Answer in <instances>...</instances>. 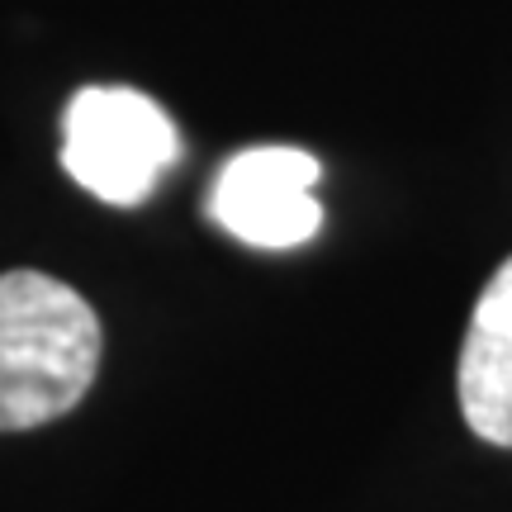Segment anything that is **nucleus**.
I'll list each match as a JSON object with an SVG mask.
<instances>
[{
  "label": "nucleus",
  "instance_id": "1",
  "mask_svg": "<svg viewBox=\"0 0 512 512\" xmlns=\"http://www.w3.org/2000/svg\"><path fill=\"white\" fill-rule=\"evenodd\" d=\"M100 318L53 275H0V432L67 418L100 375Z\"/></svg>",
  "mask_w": 512,
  "mask_h": 512
},
{
  "label": "nucleus",
  "instance_id": "2",
  "mask_svg": "<svg viewBox=\"0 0 512 512\" xmlns=\"http://www.w3.org/2000/svg\"><path fill=\"white\" fill-rule=\"evenodd\" d=\"M176 157L171 114L133 86H86L62 114V171L114 209L143 204Z\"/></svg>",
  "mask_w": 512,
  "mask_h": 512
},
{
  "label": "nucleus",
  "instance_id": "3",
  "mask_svg": "<svg viewBox=\"0 0 512 512\" xmlns=\"http://www.w3.org/2000/svg\"><path fill=\"white\" fill-rule=\"evenodd\" d=\"M318 176L323 166L304 147H252L219 171L209 219L247 247H299L323 228V204L313 195Z\"/></svg>",
  "mask_w": 512,
  "mask_h": 512
},
{
  "label": "nucleus",
  "instance_id": "4",
  "mask_svg": "<svg viewBox=\"0 0 512 512\" xmlns=\"http://www.w3.org/2000/svg\"><path fill=\"white\" fill-rule=\"evenodd\" d=\"M460 418L489 446H512V256L484 285L456 366Z\"/></svg>",
  "mask_w": 512,
  "mask_h": 512
}]
</instances>
